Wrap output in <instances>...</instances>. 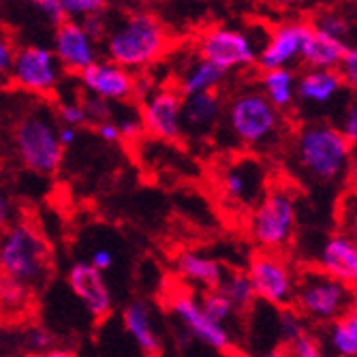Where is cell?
Here are the masks:
<instances>
[{
  "instance_id": "obj_1",
  "label": "cell",
  "mask_w": 357,
  "mask_h": 357,
  "mask_svg": "<svg viewBox=\"0 0 357 357\" xmlns=\"http://www.w3.org/2000/svg\"><path fill=\"white\" fill-rule=\"evenodd\" d=\"M167 50V32L146 11L126 13L114 28H109L103 41V52L109 62L122 69H142L156 62Z\"/></svg>"
},
{
  "instance_id": "obj_2",
  "label": "cell",
  "mask_w": 357,
  "mask_h": 357,
  "mask_svg": "<svg viewBox=\"0 0 357 357\" xmlns=\"http://www.w3.org/2000/svg\"><path fill=\"white\" fill-rule=\"evenodd\" d=\"M13 150L26 169L41 176L56 174L64 150L58 116L47 105H30L13 122Z\"/></svg>"
},
{
  "instance_id": "obj_3",
  "label": "cell",
  "mask_w": 357,
  "mask_h": 357,
  "mask_svg": "<svg viewBox=\"0 0 357 357\" xmlns=\"http://www.w3.org/2000/svg\"><path fill=\"white\" fill-rule=\"evenodd\" d=\"M294 156L304 176L321 184H332L349 169L351 144L332 124H306L296 137Z\"/></svg>"
},
{
  "instance_id": "obj_4",
  "label": "cell",
  "mask_w": 357,
  "mask_h": 357,
  "mask_svg": "<svg viewBox=\"0 0 357 357\" xmlns=\"http://www.w3.org/2000/svg\"><path fill=\"white\" fill-rule=\"evenodd\" d=\"M50 261L52 252L47 240L35 225L20 220L7 227L3 242H0L3 278L22 282L32 291H37L47 282Z\"/></svg>"
},
{
  "instance_id": "obj_5",
  "label": "cell",
  "mask_w": 357,
  "mask_h": 357,
  "mask_svg": "<svg viewBox=\"0 0 357 357\" xmlns=\"http://www.w3.org/2000/svg\"><path fill=\"white\" fill-rule=\"evenodd\" d=\"M296 308L310 321L334 323L357 308V291L332 278L321 268H304L298 274Z\"/></svg>"
},
{
  "instance_id": "obj_6",
  "label": "cell",
  "mask_w": 357,
  "mask_h": 357,
  "mask_svg": "<svg viewBox=\"0 0 357 357\" xmlns=\"http://www.w3.org/2000/svg\"><path fill=\"white\" fill-rule=\"evenodd\" d=\"M296 218V199L289 188H270L250 214V236L264 252H278L294 238Z\"/></svg>"
},
{
  "instance_id": "obj_7",
  "label": "cell",
  "mask_w": 357,
  "mask_h": 357,
  "mask_svg": "<svg viewBox=\"0 0 357 357\" xmlns=\"http://www.w3.org/2000/svg\"><path fill=\"white\" fill-rule=\"evenodd\" d=\"M225 116L231 133L248 148L270 144L280 126L278 109L259 90H246L234 96Z\"/></svg>"
},
{
  "instance_id": "obj_8",
  "label": "cell",
  "mask_w": 357,
  "mask_h": 357,
  "mask_svg": "<svg viewBox=\"0 0 357 357\" xmlns=\"http://www.w3.org/2000/svg\"><path fill=\"white\" fill-rule=\"evenodd\" d=\"M62 67L54 50L43 45H24L15 54L9 82L30 94H50L62 77Z\"/></svg>"
},
{
  "instance_id": "obj_9",
  "label": "cell",
  "mask_w": 357,
  "mask_h": 357,
  "mask_svg": "<svg viewBox=\"0 0 357 357\" xmlns=\"http://www.w3.org/2000/svg\"><path fill=\"white\" fill-rule=\"evenodd\" d=\"M248 276L255 284L257 298L266 304L289 308L291 302H296L298 289V274H294L282 259L274 252H261L250 259Z\"/></svg>"
},
{
  "instance_id": "obj_10",
  "label": "cell",
  "mask_w": 357,
  "mask_h": 357,
  "mask_svg": "<svg viewBox=\"0 0 357 357\" xmlns=\"http://www.w3.org/2000/svg\"><path fill=\"white\" fill-rule=\"evenodd\" d=\"M199 56L202 60H208L216 64L218 69L234 71L242 67L259 62V56L255 52V43L242 30L227 28V26H214L206 30L199 37Z\"/></svg>"
},
{
  "instance_id": "obj_11",
  "label": "cell",
  "mask_w": 357,
  "mask_h": 357,
  "mask_svg": "<svg viewBox=\"0 0 357 357\" xmlns=\"http://www.w3.org/2000/svg\"><path fill=\"white\" fill-rule=\"evenodd\" d=\"M182 107H184V96L178 90L163 88L152 92L144 101L139 116L150 135L165 142H176L184 133Z\"/></svg>"
},
{
  "instance_id": "obj_12",
  "label": "cell",
  "mask_w": 357,
  "mask_h": 357,
  "mask_svg": "<svg viewBox=\"0 0 357 357\" xmlns=\"http://www.w3.org/2000/svg\"><path fill=\"white\" fill-rule=\"evenodd\" d=\"M310 30L312 24L308 22H284L276 26L261 54H259V69L264 73L274 69H289L291 62L302 58Z\"/></svg>"
},
{
  "instance_id": "obj_13",
  "label": "cell",
  "mask_w": 357,
  "mask_h": 357,
  "mask_svg": "<svg viewBox=\"0 0 357 357\" xmlns=\"http://www.w3.org/2000/svg\"><path fill=\"white\" fill-rule=\"evenodd\" d=\"M169 306H172V312L178 317V321L182 323V326L197 340L208 344L210 349L227 351L234 344L229 330H227L225 326H220V323L212 321L206 314V310L202 308V302L195 300L192 296L176 294L169 300Z\"/></svg>"
},
{
  "instance_id": "obj_14",
  "label": "cell",
  "mask_w": 357,
  "mask_h": 357,
  "mask_svg": "<svg viewBox=\"0 0 357 357\" xmlns=\"http://www.w3.org/2000/svg\"><path fill=\"white\" fill-rule=\"evenodd\" d=\"M60 67L69 73L82 75L90 69L94 62H99V52L96 43L86 35L79 22H64L54 30V45H52Z\"/></svg>"
},
{
  "instance_id": "obj_15",
  "label": "cell",
  "mask_w": 357,
  "mask_h": 357,
  "mask_svg": "<svg viewBox=\"0 0 357 357\" xmlns=\"http://www.w3.org/2000/svg\"><path fill=\"white\" fill-rule=\"evenodd\" d=\"M67 282L73 296L84 304V308L96 317L103 319L112 312V294L103 278V274L96 270L90 261H75L67 272Z\"/></svg>"
},
{
  "instance_id": "obj_16",
  "label": "cell",
  "mask_w": 357,
  "mask_h": 357,
  "mask_svg": "<svg viewBox=\"0 0 357 357\" xmlns=\"http://www.w3.org/2000/svg\"><path fill=\"white\" fill-rule=\"evenodd\" d=\"M82 86L92 96H101L105 101H126L135 96V77L126 69L118 67V64L109 60L94 62L90 69H86L79 75Z\"/></svg>"
},
{
  "instance_id": "obj_17",
  "label": "cell",
  "mask_w": 357,
  "mask_h": 357,
  "mask_svg": "<svg viewBox=\"0 0 357 357\" xmlns=\"http://www.w3.org/2000/svg\"><path fill=\"white\" fill-rule=\"evenodd\" d=\"M317 264L332 278L353 289L357 287V244L344 234L338 231L321 244Z\"/></svg>"
},
{
  "instance_id": "obj_18",
  "label": "cell",
  "mask_w": 357,
  "mask_h": 357,
  "mask_svg": "<svg viewBox=\"0 0 357 357\" xmlns=\"http://www.w3.org/2000/svg\"><path fill=\"white\" fill-rule=\"evenodd\" d=\"M261 184H264L261 167L257 163H250V160L229 165L222 172V178H220V190L225 195V199L238 206H252L261 202L259 199Z\"/></svg>"
},
{
  "instance_id": "obj_19",
  "label": "cell",
  "mask_w": 357,
  "mask_h": 357,
  "mask_svg": "<svg viewBox=\"0 0 357 357\" xmlns=\"http://www.w3.org/2000/svg\"><path fill=\"white\" fill-rule=\"evenodd\" d=\"M122 326H124L126 334L133 338V342L148 357L158 355V351H160V336H158L156 326H154L152 308L146 302L135 300L131 304H126V308L122 310Z\"/></svg>"
},
{
  "instance_id": "obj_20",
  "label": "cell",
  "mask_w": 357,
  "mask_h": 357,
  "mask_svg": "<svg viewBox=\"0 0 357 357\" xmlns=\"http://www.w3.org/2000/svg\"><path fill=\"white\" fill-rule=\"evenodd\" d=\"M222 116V101L216 92L208 94H197L184 99L182 107V124H184V133L192 135H204L216 126V122Z\"/></svg>"
},
{
  "instance_id": "obj_21",
  "label": "cell",
  "mask_w": 357,
  "mask_h": 357,
  "mask_svg": "<svg viewBox=\"0 0 357 357\" xmlns=\"http://www.w3.org/2000/svg\"><path fill=\"white\" fill-rule=\"evenodd\" d=\"M342 84L338 71L308 69L298 77V99L306 105H328L340 92Z\"/></svg>"
},
{
  "instance_id": "obj_22",
  "label": "cell",
  "mask_w": 357,
  "mask_h": 357,
  "mask_svg": "<svg viewBox=\"0 0 357 357\" xmlns=\"http://www.w3.org/2000/svg\"><path fill=\"white\" fill-rule=\"evenodd\" d=\"M351 45L336 41L319 30H310V37L304 45L302 60L308 64V69H323V71H338Z\"/></svg>"
},
{
  "instance_id": "obj_23",
  "label": "cell",
  "mask_w": 357,
  "mask_h": 357,
  "mask_svg": "<svg viewBox=\"0 0 357 357\" xmlns=\"http://www.w3.org/2000/svg\"><path fill=\"white\" fill-rule=\"evenodd\" d=\"M176 272L192 284H202L206 291L220 289L227 274L218 261L197 252H180L176 257Z\"/></svg>"
},
{
  "instance_id": "obj_24",
  "label": "cell",
  "mask_w": 357,
  "mask_h": 357,
  "mask_svg": "<svg viewBox=\"0 0 357 357\" xmlns=\"http://www.w3.org/2000/svg\"><path fill=\"white\" fill-rule=\"evenodd\" d=\"M222 79H225L222 69H218L216 64L199 58L182 75L180 84H178V92L184 96V99H190V96H197V94H208V92H214V88L220 86Z\"/></svg>"
},
{
  "instance_id": "obj_25",
  "label": "cell",
  "mask_w": 357,
  "mask_h": 357,
  "mask_svg": "<svg viewBox=\"0 0 357 357\" xmlns=\"http://www.w3.org/2000/svg\"><path fill=\"white\" fill-rule=\"evenodd\" d=\"M328 347L336 357H357V308L328 326Z\"/></svg>"
},
{
  "instance_id": "obj_26",
  "label": "cell",
  "mask_w": 357,
  "mask_h": 357,
  "mask_svg": "<svg viewBox=\"0 0 357 357\" xmlns=\"http://www.w3.org/2000/svg\"><path fill=\"white\" fill-rule=\"evenodd\" d=\"M261 92L276 109H287L298 96V79L291 69H274L261 75Z\"/></svg>"
},
{
  "instance_id": "obj_27",
  "label": "cell",
  "mask_w": 357,
  "mask_h": 357,
  "mask_svg": "<svg viewBox=\"0 0 357 357\" xmlns=\"http://www.w3.org/2000/svg\"><path fill=\"white\" fill-rule=\"evenodd\" d=\"M220 291L234 302V306L238 310H248V308L255 306L257 291H255V284H252L248 272H242V270L227 272L225 280L220 284Z\"/></svg>"
},
{
  "instance_id": "obj_28",
  "label": "cell",
  "mask_w": 357,
  "mask_h": 357,
  "mask_svg": "<svg viewBox=\"0 0 357 357\" xmlns=\"http://www.w3.org/2000/svg\"><path fill=\"white\" fill-rule=\"evenodd\" d=\"M306 321L304 314L298 308H280L276 319V338L278 344L284 349H291L298 340L306 336Z\"/></svg>"
},
{
  "instance_id": "obj_29",
  "label": "cell",
  "mask_w": 357,
  "mask_h": 357,
  "mask_svg": "<svg viewBox=\"0 0 357 357\" xmlns=\"http://www.w3.org/2000/svg\"><path fill=\"white\" fill-rule=\"evenodd\" d=\"M312 28L323 32V35H328L336 41H342L347 45H353L351 43V35H353V24L351 20L340 13V11H321L314 22H312Z\"/></svg>"
},
{
  "instance_id": "obj_30",
  "label": "cell",
  "mask_w": 357,
  "mask_h": 357,
  "mask_svg": "<svg viewBox=\"0 0 357 357\" xmlns=\"http://www.w3.org/2000/svg\"><path fill=\"white\" fill-rule=\"evenodd\" d=\"M56 338L50 330L41 328V326H32V328H26L22 334H20V347L24 351L26 357H39V355H47L52 353L56 347H54Z\"/></svg>"
},
{
  "instance_id": "obj_31",
  "label": "cell",
  "mask_w": 357,
  "mask_h": 357,
  "mask_svg": "<svg viewBox=\"0 0 357 357\" xmlns=\"http://www.w3.org/2000/svg\"><path fill=\"white\" fill-rule=\"evenodd\" d=\"M202 308L206 310V314L220 323V326H225L227 321H231L234 314L238 312V308L234 306V302L227 298L220 289H214V291H206V294L202 296Z\"/></svg>"
},
{
  "instance_id": "obj_32",
  "label": "cell",
  "mask_w": 357,
  "mask_h": 357,
  "mask_svg": "<svg viewBox=\"0 0 357 357\" xmlns=\"http://www.w3.org/2000/svg\"><path fill=\"white\" fill-rule=\"evenodd\" d=\"M338 225H340V234H344L357 244V190L347 192L340 199Z\"/></svg>"
},
{
  "instance_id": "obj_33",
  "label": "cell",
  "mask_w": 357,
  "mask_h": 357,
  "mask_svg": "<svg viewBox=\"0 0 357 357\" xmlns=\"http://www.w3.org/2000/svg\"><path fill=\"white\" fill-rule=\"evenodd\" d=\"M32 296H35V291H32L30 287H26L22 282H15V280H9V278H3L5 308H13V310L26 308L32 302Z\"/></svg>"
},
{
  "instance_id": "obj_34",
  "label": "cell",
  "mask_w": 357,
  "mask_h": 357,
  "mask_svg": "<svg viewBox=\"0 0 357 357\" xmlns=\"http://www.w3.org/2000/svg\"><path fill=\"white\" fill-rule=\"evenodd\" d=\"M84 109H86V116H88V124H92L94 128L101 126L105 122H112L114 118V109H112V103L101 99V96H92L88 94L86 99L82 101Z\"/></svg>"
},
{
  "instance_id": "obj_35",
  "label": "cell",
  "mask_w": 357,
  "mask_h": 357,
  "mask_svg": "<svg viewBox=\"0 0 357 357\" xmlns=\"http://www.w3.org/2000/svg\"><path fill=\"white\" fill-rule=\"evenodd\" d=\"M62 7L67 17L73 22H82L92 13L105 11V3H101V0H62Z\"/></svg>"
},
{
  "instance_id": "obj_36",
  "label": "cell",
  "mask_w": 357,
  "mask_h": 357,
  "mask_svg": "<svg viewBox=\"0 0 357 357\" xmlns=\"http://www.w3.org/2000/svg\"><path fill=\"white\" fill-rule=\"evenodd\" d=\"M56 116H58L60 126L77 128V126L88 124V116H86V109L82 103H58Z\"/></svg>"
},
{
  "instance_id": "obj_37",
  "label": "cell",
  "mask_w": 357,
  "mask_h": 357,
  "mask_svg": "<svg viewBox=\"0 0 357 357\" xmlns=\"http://www.w3.org/2000/svg\"><path fill=\"white\" fill-rule=\"evenodd\" d=\"M79 24H82V28L86 30V35H88L94 43L105 41L107 32H109V22H107V13H105V11H101V13H92V15H88V17H84Z\"/></svg>"
},
{
  "instance_id": "obj_38",
  "label": "cell",
  "mask_w": 357,
  "mask_h": 357,
  "mask_svg": "<svg viewBox=\"0 0 357 357\" xmlns=\"http://www.w3.org/2000/svg\"><path fill=\"white\" fill-rule=\"evenodd\" d=\"M289 357H332V355L321 347V342L312 334H306L302 340H298L289 349Z\"/></svg>"
},
{
  "instance_id": "obj_39",
  "label": "cell",
  "mask_w": 357,
  "mask_h": 357,
  "mask_svg": "<svg viewBox=\"0 0 357 357\" xmlns=\"http://www.w3.org/2000/svg\"><path fill=\"white\" fill-rule=\"evenodd\" d=\"M32 7L39 9L47 17V22L54 26V30L58 26H62L64 22H69L67 13H64V7H62V0H37V3H32Z\"/></svg>"
},
{
  "instance_id": "obj_40",
  "label": "cell",
  "mask_w": 357,
  "mask_h": 357,
  "mask_svg": "<svg viewBox=\"0 0 357 357\" xmlns=\"http://www.w3.org/2000/svg\"><path fill=\"white\" fill-rule=\"evenodd\" d=\"M342 82L351 88H357V43H353L338 69Z\"/></svg>"
},
{
  "instance_id": "obj_41",
  "label": "cell",
  "mask_w": 357,
  "mask_h": 357,
  "mask_svg": "<svg viewBox=\"0 0 357 357\" xmlns=\"http://www.w3.org/2000/svg\"><path fill=\"white\" fill-rule=\"evenodd\" d=\"M118 128H120V137H124V139H137L144 131H146V126H144V122H142V116H122L118 122Z\"/></svg>"
},
{
  "instance_id": "obj_42",
  "label": "cell",
  "mask_w": 357,
  "mask_h": 357,
  "mask_svg": "<svg viewBox=\"0 0 357 357\" xmlns=\"http://www.w3.org/2000/svg\"><path fill=\"white\" fill-rule=\"evenodd\" d=\"M340 133L344 135V139L351 144V148H357V103H351L349 109L342 116L340 122Z\"/></svg>"
},
{
  "instance_id": "obj_43",
  "label": "cell",
  "mask_w": 357,
  "mask_h": 357,
  "mask_svg": "<svg viewBox=\"0 0 357 357\" xmlns=\"http://www.w3.org/2000/svg\"><path fill=\"white\" fill-rule=\"evenodd\" d=\"M114 252L109 250V248H94L92 250V255H90V264L99 270L101 274H105L107 270H112L114 268Z\"/></svg>"
},
{
  "instance_id": "obj_44",
  "label": "cell",
  "mask_w": 357,
  "mask_h": 357,
  "mask_svg": "<svg viewBox=\"0 0 357 357\" xmlns=\"http://www.w3.org/2000/svg\"><path fill=\"white\" fill-rule=\"evenodd\" d=\"M15 54H17V50H13V45L7 39L0 41V73H3V77L11 75L13 62H15Z\"/></svg>"
},
{
  "instance_id": "obj_45",
  "label": "cell",
  "mask_w": 357,
  "mask_h": 357,
  "mask_svg": "<svg viewBox=\"0 0 357 357\" xmlns=\"http://www.w3.org/2000/svg\"><path fill=\"white\" fill-rule=\"evenodd\" d=\"M96 133H99V137L103 142H107V144H114V142L120 139V128H118V124L114 120L112 122H105L101 126H96Z\"/></svg>"
},
{
  "instance_id": "obj_46",
  "label": "cell",
  "mask_w": 357,
  "mask_h": 357,
  "mask_svg": "<svg viewBox=\"0 0 357 357\" xmlns=\"http://www.w3.org/2000/svg\"><path fill=\"white\" fill-rule=\"evenodd\" d=\"M75 142H77V128L60 126V144H62V148H71Z\"/></svg>"
},
{
  "instance_id": "obj_47",
  "label": "cell",
  "mask_w": 357,
  "mask_h": 357,
  "mask_svg": "<svg viewBox=\"0 0 357 357\" xmlns=\"http://www.w3.org/2000/svg\"><path fill=\"white\" fill-rule=\"evenodd\" d=\"M255 357H289V349H284V347H272V349L259 353Z\"/></svg>"
},
{
  "instance_id": "obj_48",
  "label": "cell",
  "mask_w": 357,
  "mask_h": 357,
  "mask_svg": "<svg viewBox=\"0 0 357 357\" xmlns=\"http://www.w3.org/2000/svg\"><path fill=\"white\" fill-rule=\"evenodd\" d=\"M9 199L3 195V202H0V218H3V222H7L9 220Z\"/></svg>"
},
{
  "instance_id": "obj_49",
  "label": "cell",
  "mask_w": 357,
  "mask_h": 357,
  "mask_svg": "<svg viewBox=\"0 0 357 357\" xmlns=\"http://www.w3.org/2000/svg\"><path fill=\"white\" fill-rule=\"evenodd\" d=\"M45 357H77L73 351H69V349H54L52 353H47Z\"/></svg>"
}]
</instances>
